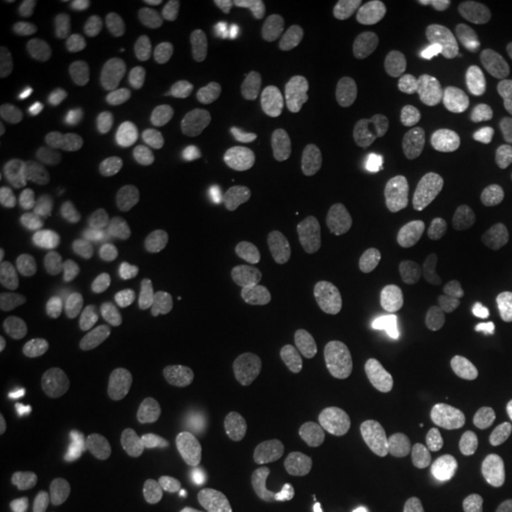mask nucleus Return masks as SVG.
<instances>
[{"label":"nucleus","mask_w":512,"mask_h":512,"mask_svg":"<svg viewBox=\"0 0 512 512\" xmlns=\"http://www.w3.org/2000/svg\"><path fill=\"white\" fill-rule=\"evenodd\" d=\"M177 330L222 365L274 370L308 342V291L274 245L228 228L177 239L160 262Z\"/></svg>","instance_id":"1"},{"label":"nucleus","mask_w":512,"mask_h":512,"mask_svg":"<svg viewBox=\"0 0 512 512\" xmlns=\"http://www.w3.org/2000/svg\"><path fill=\"white\" fill-rule=\"evenodd\" d=\"M330 211L353 234L410 228L421 194V103L399 80H359L330 103Z\"/></svg>","instance_id":"2"},{"label":"nucleus","mask_w":512,"mask_h":512,"mask_svg":"<svg viewBox=\"0 0 512 512\" xmlns=\"http://www.w3.org/2000/svg\"><path fill=\"white\" fill-rule=\"evenodd\" d=\"M416 444L461 512H512V370H439L416 399Z\"/></svg>","instance_id":"3"},{"label":"nucleus","mask_w":512,"mask_h":512,"mask_svg":"<svg viewBox=\"0 0 512 512\" xmlns=\"http://www.w3.org/2000/svg\"><path fill=\"white\" fill-rule=\"evenodd\" d=\"M74 342L63 313L35 279L0 291V461L29 467L52 456L74 427Z\"/></svg>","instance_id":"4"},{"label":"nucleus","mask_w":512,"mask_h":512,"mask_svg":"<svg viewBox=\"0 0 512 512\" xmlns=\"http://www.w3.org/2000/svg\"><path fill=\"white\" fill-rule=\"evenodd\" d=\"M393 274L410 308L421 313H473L490 308L512 285V239L478 205H427L399 239Z\"/></svg>","instance_id":"5"},{"label":"nucleus","mask_w":512,"mask_h":512,"mask_svg":"<svg viewBox=\"0 0 512 512\" xmlns=\"http://www.w3.org/2000/svg\"><path fill=\"white\" fill-rule=\"evenodd\" d=\"M74 177L86 200L126 217H171L222 188V160L171 131H103L80 148Z\"/></svg>","instance_id":"6"},{"label":"nucleus","mask_w":512,"mask_h":512,"mask_svg":"<svg viewBox=\"0 0 512 512\" xmlns=\"http://www.w3.org/2000/svg\"><path fill=\"white\" fill-rule=\"evenodd\" d=\"M217 6L200 0H148L114 35L109 74L114 86L137 103H177L200 80V57L217 29Z\"/></svg>","instance_id":"7"},{"label":"nucleus","mask_w":512,"mask_h":512,"mask_svg":"<svg viewBox=\"0 0 512 512\" xmlns=\"http://www.w3.org/2000/svg\"><path fill=\"white\" fill-rule=\"evenodd\" d=\"M421 46L444 63H512V0H444L421 18Z\"/></svg>","instance_id":"8"},{"label":"nucleus","mask_w":512,"mask_h":512,"mask_svg":"<svg viewBox=\"0 0 512 512\" xmlns=\"http://www.w3.org/2000/svg\"><path fill=\"white\" fill-rule=\"evenodd\" d=\"M501 177H507V194H512V143H507V171H501Z\"/></svg>","instance_id":"9"}]
</instances>
